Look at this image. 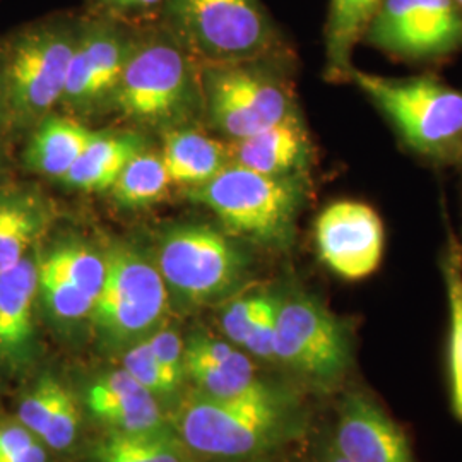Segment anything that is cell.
Listing matches in <instances>:
<instances>
[{
    "instance_id": "obj_1",
    "label": "cell",
    "mask_w": 462,
    "mask_h": 462,
    "mask_svg": "<svg viewBox=\"0 0 462 462\" xmlns=\"http://www.w3.org/2000/svg\"><path fill=\"white\" fill-rule=\"evenodd\" d=\"M196 57L162 24L137 30L112 110L137 125L170 133L202 114Z\"/></svg>"
},
{
    "instance_id": "obj_2",
    "label": "cell",
    "mask_w": 462,
    "mask_h": 462,
    "mask_svg": "<svg viewBox=\"0 0 462 462\" xmlns=\"http://www.w3.org/2000/svg\"><path fill=\"white\" fill-rule=\"evenodd\" d=\"M298 429L295 404L273 387L238 399L196 393L175 416V431L185 446L219 459L259 457L297 437Z\"/></svg>"
},
{
    "instance_id": "obj_3",
    "label": "cell",
    "mask_w": 462,
    "mask_h": 462,
    "mask_svg": "<svg viewBox=\"0 0 462 462\" xmlns=\"http://www.w3.org/2000/svg\"><path fill=\"white\" fill-rule=\"evenodd\" d=\"M351 83L393 125L402 143L439 165L462 162V91L433 78H389L351 69Z\"/></svg>"
},
{
    "instance_id": "obj_4",
    "label": "cell",
    "mask_w": 462,
    "mask_h": 462,
    "mask_svg": "<svg viewBox=\"0 0 462 462\" xmlns=\"http://www.w3.org/2000/svg\"><path fill=\"white\" fill-rule=\"evenodd\" d=\"M305 187L303 175H264L230 163L209 182L189 189L187 198L211 209L231 235L284 250L295 240Z\"/></svg>"
},
{
    "instance_id": "obj_5",
    "label": "cell",
    "mask_w": 462,
    "mask_h": 462,
    "mask_svg": "<svg viewBox=\"0 0 462 462\" xmlns=\"http://www.w3.org/2000/svg\"><path fill=\"white\" fill-rule=\"evenodd\" d=\"M160 17L199 64L265 59L280 43L261 0H168Z\"/></svg>"
},
{
    "instance_id": "obj_6",
    "label": "cell",
    "mask_w": 462,
    "mask_h": 462,
    "mask_svg": "<svg viewBox=\"0 0 462 462\" xmlns=\"http://www.w3.org/2000/svg\"><path fill=\"white\" fill-rule=\"evenodd\" d=\"M106 278L91 322L101 346L125 353L163 328L168 290L156 263L129 244H114L105 252Z\"/></svg>"
},
{
    "instance_id": "obj_7",
    "label": "cell",
    "mask_w": 462,
    "mask_h": 462,
    "mask_svg": "<svg viewBox=\"0 0 462 462\" xmlns=\"http://www.w3.org/2000/svg\"><path fill=\"white\" fill-rule=\"evenodd\" d=\"M274 360L315 387H336L355 362L353 332L319 298L290 290L278 300Z\"/></svg>"
},
{
    "instance_id": "obj_8",
    "label": "cell",
    "mask_w": 462,
    "mask_h": 462,
    "mask_svg": "<svg viewBox=\"0 0 462 462\" xmlns=\"http://www.w3.org/2000/svg\"><path fill=\"white\" fill-rule=\"evenodd\" d=\"M156 267L168 297L200 307L230 297L247 276V257L221 231L206 225L166 228L156 248Z\"/></svg>"
},
{
    "instance_id": "obj_9",
    "label": "cell",
    "mask_w": 462,
    "mask_h": 462,
    "mask_svg": "<svg viewBox=\"0 0 462 462\" xmlns=\"http://www.w3.org/2000/svg\"><path fill=\"white\" fill-rule=\"evenodd\" d=\"M265 59L199 67L202 116L230 141L261 133L298 114L291 88L263 66Z\"/></svg>"
},
{
    "instance_id": "obj_10",
    "label": "cell",
    "mask_w": 462,
    "mask_h": 462,
    "mask_svg": "<svg viewBox=\"0 0 462 462\" xmlns=\"http://www.w3.org/2000/svg\"><path fill=\"white\" fill-rule=\"evenodd\" d=\"M78 21L47 19L14 34L5 50L4 93L23 124L43 120L64 95Z\"/></svg>"
},
{
    "instance_id": "obj_11",
    "label": "cell",
    "mask_w": 462,
    "mask_h": 462,
    "mask_svg": "<svg viewBox=\"0 0 462 462\" xmlns=\"http://www.w3.org/2000/svg\"><path fill=\"white\" fill-rule=\"evenodd\" d=\"M134 26L110 17L78 21L60 105L74 116L112 110L116 88L135 42Z\"/></svg>"
},
{
    "instance_id": "obj_12",
    "label": "cell",
    "mask_w": 462,
    "mask_h": 462,
    "mask_svg": "<svg viewBox=\"0 0 462 462\" xmlns=\"http://www.w3.org/2000/svg\"><path fill=\"white\" fill-rule=\"evenodd\" d=\"M364 42L401 60H437L462 47V9L454 0H382Z\"/></svg>"
},
{
    "instance_id": "obj_13",
    "label": "cell",
    "mask_w": 462,
    "mask_h": 462,
    "mask_svg": "<svg viewBox=\"0 0 462 462\" xmlns=\"http://www.w3.org/2000/svg\"><path fill=\"white\" fill-rule=\"evenodd\" d=\"M314 235L320 261L341 280H366L382 264L383 223L365 202H332L317 216Z\"/></svg>"
},
{
    "instance_id": "obj_14",
    "label": "cell",
    "mask_w": 462,
    "mask_h": 462,
    "mask_svg": "<svg viewBox=\"0 0 462 462\" xmlns=\"http://www.w3.org/2000/svg\"><path fill=\"white\" fill-rule=\"evenodd\" d=\"M330 446L349 462H414L404 431L360 391L343 397Z\"/></svg>"
},
{
    "instance_id": "obj_15",
    "label": "cell",
    "mask_w": 462,
    "mask_h": 462,
    "mask_svg": "<svg viewBox=\"0 0 462 462\" xmlns=\"http://www.w3.org/2000/svg\"><path fill=\"white\" fill-rule=\"evenodd\" d=\"M183 366L202 396L238 399L271 389L257 377L245 353L204 332H194L185 341Z\"/></svg>"
},
{
    "instance_id": "obj_16",
    "label": "cell",
    "mask_w": 462,
    "mask_h": 462,
    "mask_svg": "<svg viewBox=\"0 0 462 462\" xmlns=\"http://www.w3.org/2000/svg\"><path fill=\"white\" fill-rule=\"evenodd\" d=\"M226 146L233 165L276 177L305 175L312 158L310 139L298 114Z\"/></svg>"
},
{
    "instance_id": "obj_17",
    "label": "cell",
    "mask_w": 462,
    "mask_h": 462,
    "mask_svg": "<svg viewBox=\"0 0 462 462\" xmlns=\"http://www.w3.org/2000/svg\"><path fill=\"white\" fill-rule=\"evenodd\" d=\"M91 413L116 431L165 429V418L156 396L124 368L97 380L86 393Z\"/></svg>"
},
{
    "instance_id": "obj_18",
    "label": "cell",
    "mask_w": 462,
    "mask_h": 462,
    "mask_svg": "<svg viewBox=\"0 0 462 462\" xmlns=\"http://www.w3.org/2000/svg\"><path fill=\"white\" fill-rule=\"evenodd\" d=\"M148 148L143 134L95 133L60 182L74 190L106 192L134 156Z\"/></svg>"
},
{
    "instance_id": "obj_19",
    "label": "cell",
    "mask_w": 462,
    "mask_h": 462,
    "mask_svg": "<svg viewBox=\"0 0 462 462\" xmlns=\"http://www.w3.org/2000/svg\"><path fill=\"white\" fill-rule=\"evenodd\" d=\"M38 293V263L24 257L0 274V355L19 356L33 336V301Z\"/></svg>"
},
{
    "instance_id": "obj_20",
    "label": "cell",
    "mask_w": 462,
    "mask_h": 462,
    "mask_svg": "<svg viewBox=\"0 0 462 462\" xmlns=\"http://www.w3.org/2000/svg\"><path fill=\"white\" fill-rule=\"evenodd\" d=\"M162 158L170 182L196 189L230 165L228 146L190 127L165 133Z\"/></svg>"
},
{
    "instance_id": "obj_21",
    "label": "cell",
    "mask_w": 462,
    "mask_h": 462,
    "mask_svg": "<svg viewBox=\"0 0 462 462\" xmlns=\"http://www.w3.org/2000/svg\"><path fill=\"white\" fill-rule=\"evenodd\" d=\"M49 202L30 190L0 196V274L19 264L49 226Z\"/></svg>"
},
{
    "instance_id": "obj_22",
    "label": "cell",
    "mask_w": 462,
    "mask_h": 462,
    "mask_svg": "<svg viewBox=\"0 0 462 462\" xmlns=\"http://www.w3.org/2000/svg\"><path fill=\"white\" fill-rule=\"evenodd\" d=\"M93 135L95 131L74 116H45L26 149V165L38 175L60 180Z\"/></svg>"
},
{
    "instance_id": "obj_23",
    "label": "cell",
    "mask_w": 462,
    "mask_h": 462,
    "mask_svg": "<svg viewBox=\"0 0 462 462\" xmlns=\"http://www.w3.org/2000/svg\"><path fill=\"white\" fill-rule=\"evenodd\" d=\"M382 0H330L326 23V78L345 83L353 69L351 57L375 16Z\"/></svg>"
},
{
    "instance_id": "obj_24",
    "label": "cell",
    "mask_w": 462,
    "mask_h": 462,
    "mask_svg": "<svg viewBox=\"0 0 462 462\" xmlns=\"http://www.w3.org/2000/svg\"><path fill=\"white\" fill-rule=\"evenodd\" d=\"M97 462H194L177 431L110 430L95 447Z\"/></svg>"
},
{
    "instance_id": "obj_25",
    "label": "cell",
    "mask_w": 462,
    "mask_h": 462,
    "mask_svg": "<svg viewBox=\"0 0 462 462\" xmlns=\"http://www.w3.org/2000/svg\"><path fill=\"white\" fill-rule=\"evenodd\" d=\"M170 185L162 152L148 148L134 156L108 192L120 208L143 209L165 198Z\"/></svg>"
},
{
    "instance_id": "obj_26",
    "label": "cell",
    "mask_w": 462,
    "mask_h": 462,
    "mask_svg": "<svg viewBox=\"0 0 462 462\" xmlns=\"http://www.w3.org/2000/svg\"><path fill=\"white\" fill-rule=\"evenodd\" d=\"M38 265L76 284L95 301L106 278L105 254L83 242H66L51 248Z\"/></svg>"
},
{
    "instance_id": "obj_27",
    "label": "cell",
    "mask_w": 462,
    "mask_h": 462,
    "mask_svg": "<svg viewBox=\"0 0 462 462\" xmlns=\"http://www.w3.org/2000/svg\"><path fill=\"white\" fill-rule=\"evenodd\" d=\"M446 280L450 330H448V374L450 391L462 387V248L450 233L442 259Z\"/></svg>"
},
{
    "instance_id": "obj_28",
    "label": "cell",
    "mask_w": 462,
    "mask_h": 462,
    "mask_svg": "<svg viewBox=\"0 0 462 462\" xmlns=\"http://www.w3.org/2000/svg\"><path fill=\"white\" fill-rule=\"evenodd\" d=\"M38 293L47 310L59 320L74 322L91 317L95 300L76 284L38 265Z\"/></svg>"
},
{
    "instance_id": "obj_29",
    "label": "cell",
    "mask_w": 462,
    "mask_h": 462,
    "mask_svg": "<svg viewBox=\"0 0 462 462\" xmlns=\"http://www.w3.org/2000/svg\"><path fill=\"white\" fill-rule=\"evenodd\" d=\"M274 291H259L247 297L235 298L223 309L219 324L231 343L244 346L250 332L259 322L267 307L276 300Z\"/></svg>"
},
{
    "instance_id": "obj_30",
    "label": "cell",
    "mask_w": 462,
    "mask_h": 462,
    "mask_svg": "<svg viewBox=\"0 0 462 462\" xmlns=\"http://www.w3.org/2000/svg\"><path fill=\"white\" fill-rule=\"evenodd\" d=\"M66 387L51 375L42 377L34 385L33 391L24 397L19 404L17 418L23 427L30 430L38 439H43L49 429L51 414L57 408V402L64 394Z\"/></svg>"
},
{
    "instance_id": "obj_31",
    "label": "cell",
    "mask_w": 462,
    "mask_h": 462,
    "mask_svg": "<svg viewBox=\"0 0 462 462\" xmlns=\"http://www.w3.org/2000/svg\"><path fill=\"white\" fill-rule=\"evenodd\" d=\"M124 370L131 374L143 387H146L152 396H171L177 393L156 362L148 339L137 343L124 353Z\"/></svg>"
},
{
    "instance_id": "obj_32",
    "label": "cell",
    "mask_w": 462,
    "mask_h": 462,
    "mask_svg": "<svg viewBox=\"0 0 462 462\" xmlns=\"http://www.w3.org/2000/svg\"><path fill=\"white\" fill-rule=\"evenodd\" d=\"M148 343L166 379L175 391H179L182 380L185 379L183 341L180 334L170 328H160L152 336H149Z\"/></svg>"
},
{
    "instance_id": "obj_33",
    "label": "cell",
    "mask_w": 462,
    "mask_h": 462,
    "mask_svg": "<svg viewBox=\"0 0 462 462\" xmlns=\"http://www.w3.org/2000/svg\"><path fill=\"white\" fill-rule=\"evenodd\" d=\"M79 423H81V416H79L78 404L72 394L66 389L57 402L55 411L51 414L49 429L43 435V440L55 450H64L78 437Z\"/></svg>"
},
{
    "instance_id": "obj_34",
    "label": "cell",
    "mask_w": 462,
    "mask_h": 462,
    "mask_svg": "<svg viewBox=\"0 0 462 462\" xmlns=\"http://www.w3.org/2000/svg\"><path fill=\"white\" fill-rule=\"evenodd\" d=\"M168 0H88L97 16L131 24L146 17L160 16Z\"/></svg>"
},
{
    "instance_id": "obj_35",
    "label": "cell",
    "mask_w": 462,
    "mask_h": 462,
    "mask_svg": "<svg viewBox=\"0 0 462 462\" xmlns=\"http://www.w3.org/2000/svg\"><path fill=\"white\" fill-rule=\"evenodd\" d=\"M38 442V437L26 427L19 425H0V456L21 450Z\"/></svg>"
},
{
    "instance_id": "obj_36",
    "label": "cell",
    "mask_w": 462,
    "mask_h": 462,
    "mask_svg": "<svg viewBox=\"0 0 462 462\" xmlns=\"http://www.w3.org/2000/svg\"><path fill=\"white\" fill-rule=\"evenodd\" d=\"M47 452L43 450V447L40 446L38 442L32 444V446L24 447L16 452L0 456V462H47Z\"/></svg>"
},
{
    "instance_id": "obj_37",
    "label": "cell",
    "mask_w": 462,
    "mask_h": 462,
    "mask_svg": "<svg viewBox=\"0 0 462 462\" xmlns=\"http://www.w3.org/2000/svg\"><path fill=\"white\" fill-rule=\"evenodd\" d=\"M319 462H349L343 457V456H339L334 448H332V446H328L326 448H324V452L320 454V457H319Z\"/></svg>"
},
{
    "instance_id": "obj_38",
    "label": "cell",
    "mask_w": 462,
    "mask_h": 462,
    "mask_svg": "<svg viewBox=\"0 0 462 462\" xmlns=\"http://www.w3.org/2000/svg\"><path fill=\"white\" fill-rule=\"evenodd\" d=\"M452 393V406H454V411L457 413V416L462 420V387L456 389V391H450Z\"/></svg>"
}]
</instances>
